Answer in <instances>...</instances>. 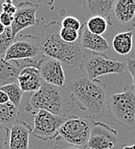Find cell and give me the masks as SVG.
<instances>
[{
  "label": "cell",
  "instance_id": "cell-1",
  "mask_svg": "<svg viewBox=\"0 0 135 149\" xmlns=\"http://www.w3.org/2000/svg\"><path fill=\"white\" fill-rule=\"evenodd\" d=\"M60 23L51 21L41 30L40 46L43 56L59 61L66 68H75L84 61V48L80 38L73 43L63 41L60 36Z\"/></svg>",
  "mask_w": 135,
  "mask_h": 149
},
{
  "label": "cell",
  "instance_id": "cell-2",
  "mask_svg": "<svg viewBox=\"0 0 135 149\" xmlns=\"http://www.w3.org/2000/svg\"><path fill=\"white\" fill-rule=\"evenodd\" d=\"M66 88L74 104L81 110L89 112L96 119L102 117L107 102L106 85L103 82L80 75L71 80Z\"/></svg>",
  "mask_w": 135,
  "mask_h": 149
},
{
  "label": "cell",
  "instance_id": "cell-3",
  "mask_svg": "<svg viewBox=\"0 0 135 149\" xmlns=\"http://www.w3.org/2000/svg\"><path fill=\"white\" fill-rule=\"evenodd\" d=\"M73 107L74 103L66 87H58L43 82L37 91L32 92L24 111L35 116L39 110L43 109L55 116H66Z\"/></svg>",
  "mask_w": 135,
  "mask_h": 149
},
{
  "label": "cell",
  "instance_id": "cell-4",
  "mask_svg": "<svg viewBox=\"0 0 135 149\" xmlns=\"http://www.w3.org/2000/svg\"><path fill=\"white\" fill-rule=\"evenodd\" d=\"M105 112L110 121L130 130L135 128V93L131 87L112 95L106 102Z\"/></svg>",
  "mask_w": 135,
  "mask_h": 149
},
{
  "label": "cell",
  "instance_id": "cell-5",
  "mask_svg": "<svg viewBox=\"0 0 135 149\" xmlns=\"http://www.w3.org/2000/svg\"><path fill=\"white\" fill-rule=\"evenodd\" d=\"M93 120L89 116H69L59 128V136L56 140L67 144L87 148Z\"/></svg>",
  "mask_w": 135,
  "mask_h": 149
},
{
  "label": "cell",
  "instance_id": "cell-6",
  "mask_svg": "<svg viewBox=\"0 0 135 149\" xmlns=\"http://www.w3.org/2000/svg\"><path fill=\"white\" fill-rule=\"evenodd\" d=\"M79 67L83 75L90 80L98 79L101 76L111 73L123 74L127 69L126 62L110 59L103 54H94L83 61Z\"/></svg>",
  "mask_w": 135,
  "mask_h": 149
},
{
  "label": "cell",
  "instance_id": "cell-7",
  "mask_svg": "<svg viewBox=\"0 0 135 149\" xmlns=\"http://www.w3.org/2000/svg\"><path fill=\"white\" fill-rule=\"evenodd\" d=\"M43 57L40 46V37L33 35H23L19 39L14 40L8 48L4 60L6 61H37Z\"/></svg>",
  "mask_w": 135,
  "mask_h": 149
},
{
  "label": "cell",
  "instance_id": "cell-8",
  "mask_svg": "<svg viewBox=\"0 0 135 149\" xmlns=\"http://www.w3.org/2000/svg\"><path fill=\"white\" fill-rule=\"evenodd\" d=\"M66 116H55L43 109L39 110L34 119L32 135L42 141L56 140L59 136V128Z\"/></svg>",
  "mask_w": 135,
  "mask_h": 149
},
{
  "label": "cell",
  "instance_id": "cell-9",
  "mask_svg": "<svg viewBox=\"0 0 135 149\" xmlns=\"http://www.w3.org/2000/svg\"><path fill=\"white\" fill-rule=\"evenodd\" d=\"M120 141L114 128L102 122L93 121L87 149H113Z\"/></svg>",
  "mask_w": 135,
  "mask_h": 149
},
{
  "label": "cell",
  "instance_id": "cell-10",
  "mask_svg": "<svg viewBox=\"0 0 135 149\" xmlns=\"http://www.w3.org/2000/svg\"><path fill=\"white\" fill-rule=\"evenodd\" d=\"M38 8V4L28 1L21 2L17 4V11L10 26L11 34L14 38H16L17 35L23 29L39 24V20L36 17Z\"/></svg>",
  "mask_w": 135,
  "mask_h": 149
},
{
  "label": "cell",
  "instance_id": "cell-11",
  "mask_svg": "<svg viewBox=\"0 0 135 149\" xmlns=\"http://www.w3.org/2000/svg\"><path fill=\"white\" fill-rule=\"evenodd\" d=\"M43 82L58 87H64L66 85V74L63 65L59 61L43 56L39 66Z\"/></svg>",
  "mask_w": 135,
  "mask_h": 149
},
{
  "label": "cell",
  "instance_id": "cell-12",
  "mask_svg": "<svg viewBox=\"0 0 135 149\" xmlns=\"http://www.w3.org/2000/svg\"><path fill=\"white\" fill-rule=\"evenodd\" d=\"M114 3L115 1L113 0L84 1L82 3V10L87 20L94 17H101L109 22V25H112L111 15Z\"/></svg>",
  "mask_w": 135,
  "mask_h": 149
},
{
  "label": "cell",
  "instance_id": "cell-13",
  "mask_svg": "<svg viewBox=\"0 0 135 149\" xmlns=\"http://www.w3.org/2000/svg\"><path fill=\"white\" fill-rule=\"evenodd\" d=\"M17 83L23 92H35L42 87L43 80L39 69L35 66L28 65L21 69Z\"/></svg>",
  "mask_w": 135,
  "mask_h": 149
},
{
  "label": "cell",
  "instance_id": "cell-14",
  "mask_svg": "<svg viewBox=\"0 0 135 149\" xmlns=\"http://www.w3.org/2000/svg\"><path fill=\"white\" fill-rule=\"evenodd\" d=\"M32 128L25 122L18 121L11 126L9 134V148L28 149Z\"/></svg>",
  "mask_w": 135,
  "mask_h": 149
},
{
  "label": "cell",
  "instance_id": "cell-15",
  "mask_svg": "<svg viewBox=\"0 0 135 149\" xmlns=\"http://www.w3.org/2000/svg\"><path fill=\"white\" fill-rule=\"evenodd\" d=\"M81 45L84 49H88L96 54H103L109 50V44L102 36L90 33L87 29L85 23L82 25L81 29Z\"/></svg>",
  "mask_w": 135,
  "mask_h": 149
},
{
  "label": "cell",
  "instance_id": "cell-16",
  "mask_svg": "<svg viewBox=\"0 0 135 149\" xmlns=\"http://www.w3.org/2000/svg\"><path fill=\"white\" fill-rule=\"evenodd\" d=\"M113 13L118 24L127 25L132 23L135 19L134 0H118L114 5Z\"/></svg>",
  "mask_w": 135,
  "mask_h": 149
},
{
  "label": "cell",
  "instance_id": "cell-17",
  "mask_svg": "<svg viewBox=\"0 0 135 149\" xmlns=\"http://www.w3.org/2000/svg\"><path fill=\"white\" fill-rule=\"evenodd\" d=\"M20 71L21 68L16 62L13 64L0 57V88L9 84L17 83Z\"/></svg>",
  "mask_w": 135,
  "mask_h": 149
},
{
  "label": "cell",
  "instance_id": "cell-18",
  "mask_svg": "<svg viewBox=\"0 0 135 149\" xmlns=\"http://www.w3.org/2000/svg\"><path fill=\"white\" fill-rule=\"evenodd\" d=\"M134 35L132 30L118 33L113 38L114 50L120 55H127L133 49Z\"/></svg>",
  "mask_w": 135,
  "mask_h": 149
},
{
  "label": "cell",
  "instance_id": "cell-19",
  "mask_svg": "<svg viewBox=\"0 0 135 149\" xmlns=\"http://www.w3.org/2000/svg\"><path fill=\"white\" fill-rule=\"evenodd\" d=\"M19 108L12 104L10 102L0 104V124L9 128L19 121Z\"/></svg>",
  "mask_w": 135,
  "mask_h": 149
},
{
  "label": "cell",
  "instance_id": "cell-20",
  "mask_svg": "<svg viewBox=\"0 0 135 149\" xmlns=\"http://www.w3.org/2000/svg\"><path fill=\"white\" fill-rule=\"evenodd\" d=\"M109 25V22L101 17H91L85 22V26L90 33L98 36H102V34H104Z\"/></svg>",
  "mask_w": 135,
  "mask_h": 149
},
{
  "label": "cell",
  "instance_id": "cell-21",
  "mask_svg": "<svg viewBox=\"0 0 135 149\" xmlns=\"http://www.w3.org/2000/svg\"><path fill=\"white\" fill-rule=\"evenodd\" d=\"M0 89L7 94V96L9 97V101L12 104L19 108V105H20L22 98H23V91L21 90L20 86L18 85L17 83H12V84L6 85L1 87Z\"/></svg>",
  "mask_w": 135,
  "mask_h": 149
},
{
  "label": "cell",
  "instance_id": "cell-22",
  "mask_svg": "<svg viewBox=\"0 0 135 149\" xmlns=\"http://www.w3.org/2000/svg\"><path fill=\"white\" fill-rule=\"evenodd\" d=\"M14 40L15 38L12 36L10 27L6 28L3 34L0 36V57H4L8 48L14 42Z\"/></svg>",
  "mask_w": 135,
  "mask_h": 149
},
{
  "label": "cell",
  "instance_id": "cell-23",
  "mask_svg": "<svg viewBox=\"0 0 135 149\" xmlns=\"http://www.w3.org/2000/svg\"><path fill=\"white\" fill-rule=\"evenodd\" d=\"M60 36L63 41L67 43H73L77 42L80 36H81V30L80 31H75L69 29L60 28Z\"/></svg>",
  "mask_w": 135,
  "mask_h": 149
},
{
  "label": "cell",
  "instance_id": "cell-24",
  "mask_svg": "<svg viewBox=\"0 0 135 149\" xmlns=\"http://www.w3.org/2000/svg\"><path fill=\"white\" fill-rule=\"evenodd\" d=\"M60 25L62 28L69 29L71 30H75V31H80L82 29V24L80 21L73 16L65 17L62 19Z\"/></svg>",
  "mask_w": 135,
  "mask_h": 149
},
{
  "label": "cell",
  "instance_id": "cell-25",
  "mask_svg": "<svg viewBox=\"0 0 135 149\" xmlns=\"http://www.w3.org/2000/svg\"><path fill=\"white\" fill-rule=\"evenodd\" d=\"M9 134V128L0 124V149H5L8 142Z\"/></svg>",
  "mask_w": 135,
  "mask_h": 149
},
{
  "label": "cell",
  "instance_id": "cell-26",
  "mask_svg": "<svg viewBox=\"0 0 135 149\" xmlns=\"http://www.w3.org/2000/svg\"><path fill=\"white\" fill-rule=\"evenodd\" d=\"M17 11V6L10 0L3 1L2 5V12L6 13L10 16H14Z\"/></svg>",
  "mask_w": 135,
  "mask_h": 149
},
{
  "label": "cell",
  "instance_id": "cell-27",
  "mask_svg": "<svg viewBox=\"0 0 135 149\" xmlns=\"http://www.w3.org/2000/svg\"><path fill=\"white\" fill-rule=\"evenodd\" d=\"M126 66L127 71L130 72L132 79H133V85H132V90L135 93V59H127L126 61Z\"/></svg>",
  "mask_w": 135,
  "mask_h": 149
},
{
  "label": "cell",
  "instance_id": "cell-28",
  "mask_svg": "<svg viewBox=\"0 0 135 149\" xmlns=\"http://www.w3.org/2000/svg\"><path fill=\"white\" fill-rule=\"evenodd\" d=\"M13 19H14V16H10V15H8V14L3 13V12H2L0 14V22L5 28H8V27L11 26Z\"/></svg>",
  "mask_w": 135,
  "mask_h": 149
},
{
  "label": "cell",
  "instance_id": "cell-29",
  "mask_svg": "<svg viewBox=\"0 0 135 149\" xmlns=\"http://www.w3.org/2000/svg\"><path fill=\"white\" fill-rule=\"evenodd\" d=\"M9 102L10 101H9V97H8L7 94L0 89V104H4Z\"/></svg>",
  "mask_w": 135,
  "mask_h": 149
},
{
  "label": "cell",
  "instance_id": "cell-30",
  "mask_svg": "<svg viewBox=\"0 0 135 149\" xmlns=\"http://www.w3.org/2000/svg\"><path fill=\"white\" fill-rule=\"evenodd\" d=\"M65 143H66V142H65ZM54 149H87V148H79V147L72 146V145H70V144L66 143V146H59V145H57Z\"/></svg>",
  "mask_w": 135,
  "mask_h": 149
},
{
  "label": "cell",
  "instance_id": "cell-31",
  "mask_svg": "<svg viewBox=\"0 0 135 149\" xmlns=\"http://www.w3.org/2000/svg\"><path fill=\"white\" fill-rule=\"evenodd\" d=\"M121 149H135V144H131V145H127L123 147Z\"/></svg>",
  "mask_w": 135,
  "mask_h": 149
},
{
  "label": "cell",
  "instance_id": "cell-32",
  "mask_svg": "<svg viewBox=\"0 0 135 149\" xmlns=\"http://www.w3.org/2000/svg\"><path fill=\"white\" fill-rule=\"evenodd\" d=\"M5 29H6V28L0 22V36H1L2 34H3V32L5 31Z\"/></svg>",
  "mask_w": 135,
  "mask_h": 149
},
{
  "label": "cell",
  "instance_id": "cell-33",
  "mask_svg": "<svg viewBox=\"0 0 135 149\" xmlns=\"http://www.w3.org/2000/svg\"><path fill=\"white\" fill-rule=\"evenodd\" d=\"M3 0H0V14L2 13V5H3Z\"/></svg>",
  "mask_w": 135,
  "mask_h": 149
},
{
  "label": "cell",
  "instance_id": "cell-34",
  "mask_svg": "<svg viewBox=\"0 0 135 149\" xmlns=\"http://www.w3.org/2000/svg\"><path fill=\"white\" fill-rule=\"evenodd\" d=\"M133 26H135V19L134 21V22H133Z\"/></svg>",
  "mask_w": 135,
  "mask_h": 149
}]
</instances>
